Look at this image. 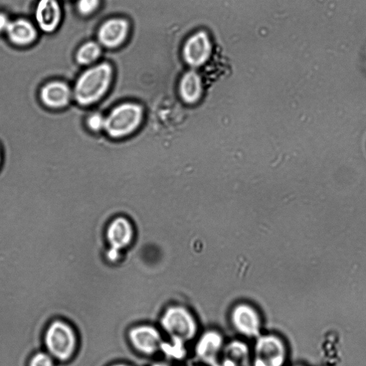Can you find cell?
<instances>
[{
  "label": "cell",
  "instance_id": "6da1fadb",
  "mask_svg": "<svg viewBox=\"0 0 366 366\" xmlns=\"http://www.w3.org/2000/svg\"><path fill=\"white\" fill-rule=\"evenodd\" d=\"M113 75V68L107 62L94 65L83 72L73 88L74 103L83 108L97 103L109 90Z\"/></svg>",
  "mask_w": 366,
  "mask_h": 366
},
{
  "label": "cell",
  "instance_id": "7a4b0ae2",
  "mask_svg": "<svg viewBox=\"0 0 366 366\" xmlns=\"http://www.w3.org/2000/svg\"><path fill=\"white\" fill-rule=\"evenodd\" d=\"M48 353L61 363L68 362L77 348V336L73 328L63 320H55L48 326L44 337Z\"/></svg>",
  "mask_w": 366,
  "mask_h": 366
},
{
  "label": "cell",
  "instance_id": "3957f363",
  "mask_svg": "<svg viewBox=\"0 0 366 366\" xmlns=\"http://www.w3.org/2000/svg\"><path fill=\"white\" fill-rule=\"evenodd\" d=\"M143 118L144 110L141 105L124 103L115 107L105 117V130L112 138H123L135 132Z\"/></svg>",
  "mask_w": 366,
  "mask_h": 366
},
{
  "label": "cell",
  "instance_id": "277c9868",
  "mask_svg": "<svg viewBox=\"0 0 366 366\" xmlns=\"http://www.w3.org/2000/svg\"><path fill=\"white\" fill-rule=\"evenodd\" d=\"M161 325L172 340L182 343L194 338L198 330L194 316L181 306L169 308L161 318Z\"/></svg>",
  "mask_w": 366,
  "mask_h": 366
},
{
  "label": "cell",
  "instance_id": "5b68a950",
  "mask_svg": "<svg viewBox=\"0 0 366 366\" xmlns=\"http://www.w3.org/2000/svg\"><path fill=\"white\" fill-rule=\"evenodd\" d=\"M39 100L49 110L63 111L74 103L73 88L63 79L49 80L41 88Z\"/></svg>",
  "mask_w": 366,
  "mask_h": 366
},
{
  "label": "cell",
  "instance_id": "8992f818",
  "mask_svg": "<svg viewBox=\"0 0 366 366\" xmlns=\"http://www.w3.org/2000/svg\"><path fill=\"white\" fill-rule=\"evenodd\" d=\"M213 53V44L205 31L192 35L183 45L182 56L187 66L195 70L206 65Z\"/></svg>",
  "mask_w": 366,
  "mask_h": 366
},
{
  "label": "cell",
  "instance_id": "52a82bcc",
  "mask_svg": "<svg viewBox=\"0 0 366 366\" xmlns=\"http://www.w3.org/2000/svg\"><path fill=\"white\" fill-rule=\"evenodd\" d=\"M286 350L283 341L275 335L261 337L256 345L254 366H283Z\"/></svg>",
  "mask_w": 366,
  "mask_h": 366
},
{
  "label": "cell",
  "instance_id": "ba28073f",
  "mask_svg": "<svg viewBox=\"0 0 366 366\" xmlns=\"http://www.w3.org/2000/svg\"><path fill=\"white\" fill-rule=\"evenodd\" d=\"M130 31L128 21L123 18H112L104 21L98 31V43L110 50L122 46L127 40Z\"/></svg>",
  "mask_w": 366,
  "mask_h": 366
},
{
  "label": "cell",
  "instance_id": "9c48e42d",
  "mask_svg": "<svg viewBox=\"0 0 366 366\" xmlns=\"http://www.w3.org/2000/svg\"><path fill=\"white\" fill-rule=\"evenodd\" d=\"M133 229L130 222L123 217L114 219L107 229V240L110 245L108 259L115 261L121 250L128 246L133 239Z\"/></svg>",
  "mask_w": 366,
  "mask_h": 366
},
{
  "label": "cell",
  "instance_id": "30bf717a",
  "mask_svg": "<svg viewBox=\"0 0 366 366\" xmlns=\"http://www.w3.org/2000/svg\"><path fill=\"white\" fill-rule=\"evenodd\" d=\"M129 338L137 351L147 355L157 352L163 343L159 331L149 325L133 328L129 332Z\"/></svg>",
  "mask_w": 366,
  "mask_h": 366
},
{
  "label": "cell",
  "instance_id": "8fae6325",
  "mask_svg": "<svg viewBox=\"0 0 366 366\" xmlns=\"http://www.w3.org/2000/svg\"><path fill=\"white\" fill-rule=\"evenodd\" d=\"M231 320L236 329L242 335L250 338L259 335L261 320L253 307L246 304L237 305L232 312Z\"/></svg>",
  "mask_w": 366,
  "mask_h": 366
},
{
  "label": "cell",
  "instance_id": "7c38bea8",
  "mask_svg": "<svg viewBox=\"0 0 366 366\" xmlns=\"http://www.w3.org/2000/svg\"><path fill=\"white\" fill-rule=\"evenodd\" d=\"M36 17L38 26L43 32H54L62 18L61 9L57 0H40Z\"/></svg>",
  "mask_w": 366,
  "mask_h": 366
},
{
  "label": "cell",
  "instance_id": "4fadbf2b",
  "mask_svg": "<svg viewBox=\"0 0 366 366\" xmlns=\"http://www.w3.org/2000/svg\"><path fill=\"white\" fill-rule=\"evenodd\" d=\"M178 92L180 98L189 105L197 103L203 96L204 86L201 75L196 70H191L181 77Z\"/></svg>",
  "mask_w": 366,
  "mask_h": 366
},
{
  "label": "cell",
  "instance_id": "5bb4252c",
  "mask_svg": "<svg viewBox=\"0 0 366 366\" xmlns=\"http://www.w3.org/2000/svg\"><path fill=\"white\" fill-rule=\"evenodd\" d=\"M223 342V338L219 333L215 331L206 333L197 346L198 357L209 366H221L219 361V355Z\"/></svg>",
  "mask_w": 366,
  "mask_h": 366
},
{
  "label": "cell",
  "instance_id": "9a60e30c",
  "mask_svg": "<svg viewBox=\"0 0 366 366\" xmlns=\"http://www.w3.org/2000/svg\"><path fill=\"white\" fill-rule=\"evenodd\" d=\"M6 32L11 42L19 46H28L35 42L38 37L35 26L25 19L11 21Z\"/></svg>",
  "mask_w": 366,
  "mask_h": 366
},
{
  "label": "cell",
  "instance_id": "2e32d148",
  "mask_svg": "<svg viewBox=\"0 0 366 366\" xmlns=\"http://www.w3.org/2000/svg\"><path fill=\"white\" fill-rule=\"evenodd\" d=\"M248 359L247 346L241 342H234L226 348L222 366H244L247 363Z\"/></svg>",
  "mask_w": 366,
  "mask_h": 366
},
{
  "label": "cell",
  "instance_id": "e0dca14e",
  "mask_svg": "<svg viewBox=\"0 0 366 366\" xmlns=\"http://www.w3.org/2000/svg\"><path fill=\"white\" fill-rule=\"evenodd\" d=\"M102 48L98 42L89 41L84 43L77 51V63L84 66L94 65L102 56Z\"/></svg>",
  "mask_w": 366,
  "mask_h": 366
},
{
  "label": "cell",
  "instance_id": "ac0fdd59",
  "mask_svg": "<svg viewBox=\"0 0 366 366\" xmlns=\"http://www.w3.org/2000/svg\"><path fill=\"white\" fill-rule=\"evenodd\" d=\"M182 342L174 340L173 344L162 343L161 350L172 359L181 360L186 356V350Z\"/></svg>",
  "mask_w": 366,
  "mask_h": 366
},
{
  "label": "cell",
  "instance_id": "d6986e66",
  "mask_svg": "<svg viewBox=\"0 0 366 366\" xmlns=\"http://www.w3.org/2000/svg\"><path fill=\"white\" fill-rule=\"evenodd\" d=\"M85 127L92 132L105 130V117L101 113H93L87 115L84 120Z\"/></svg>",
  "mask_w": 366,
  "mask_h": 366
},
{
  "label": "cell",
  "instance_id": "ffe728a7",
  "mask_svg": "<svg viewBox=\"0 0 366 366\" xmlns=\"http://www.w3.org/2000/svg\"><path fill=\"white\" fill-rule=\"evenodd\" d=\"M101 0H78L77 9L83 16H90L94 14L100 6Z\"/></svg>",
  "mask_w": 366,
  "mask_h": 366
},
{
  "label": "cell",
  "instance_id": "44dd1931",
  "mask_svg": "<svg viewBox=\"0 0 366 366\" xmlns=\"http://www.w3.org/2000/svg\"><path fill=\"white\" fill-rule=\"evenodd\" d=\"M54 358L44 351H39L34 354L28 362V366H56Z\"/></svg>",
  "mask_w": 366,
  "mask_h": 366
},
{
  "label": "cell",
  "instance_id": "7402d4cb",
  "mask_svg": "<svg viewBox=\"0 0 366 366\" xmlns=\"http://www.w3.org/2000/svg\"><path fill=\"white\" fill-rule=\"evenodd\" d=\"M11 21L8 19V17L3 14H0V33L6 31Z\"/></svg>",
  "mask_w": 366,
  "mask_h": 366
},
{
  "label": "cell",
  "instance_id": "603a6c76",
  "mask_svg": "<svg viewBox=\"0 0 366 366\" xmlns=\"http://www.w3.org/2000/svg\"><path fill=\"white\" fill-rule=\"evenodd\" d=\"M4 163V150L1 145H0V169H1Z\"/></svg>",
  "mask_w": 366,
  "mask_h": 366
},
{
  "label": "cell",
  "instance_id": "cb8c5ba5",
  "mask_svg": "<svg viewBox=\"0 0 366 366\" xmlns=\"http://www.w3.org/2000/svg\"><path fill=\"white\" fill-rule=\"evenodd\" d=\"M151 366H169V365L164 362H156V363L152 364Z\"/></svg>",
  "mask_w": 366,
  "mask_h": 366
},
{
  "label": "cell",
  "instance_id": "d4e9b609",
  "mask_svg": "<svg viewBox=\"0 0 366 366\" xmlns=\"http://www.w3.org/2000/svg\"><path fill=\"white\" fill-rule=\"evenodd\" d=\"M0 222H6V223H8L7 221H0ZM9 223H11V224H14V222H9ZM15 224H26L27 223H15ZM34 224V225H41V224Z\"/></svg>",
  "mask_w": 366,
  "mask_h": 366
},
{
  "label": "cell",
  "instance_id": "484cf974",
  "mask_svg": "<svg viewBox=\"0 0 366 366\" xmlns=\"http://www.w3.org/2000/svg\"><path fill=\"white\" fill-rule=\"evenodd\" d=\"M112 366H130L127 364H124V363H117V364H115V365H113Z\"/></svg>",
  "mask_w": 366,
  "mask_h": 366
}]
</instances>
